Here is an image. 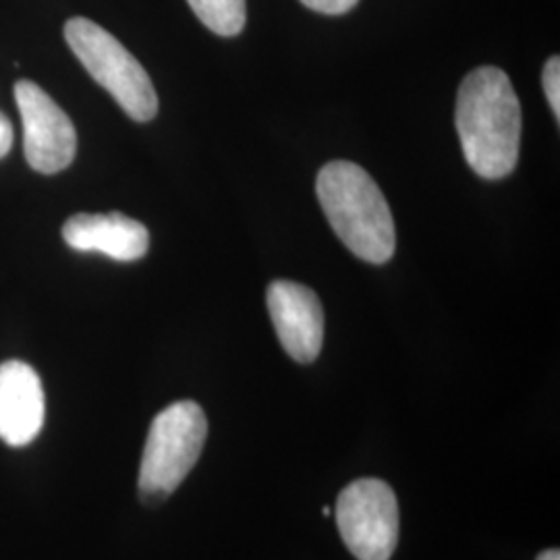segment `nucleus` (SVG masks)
Listing matches in <instances>:
<instances>
[{
    "label": "nucleus",
    "mask_w": 560,
    "mask_h": 560,
    "mask_svg": "<svg viewBox=\"0 0 560 560\" xmlns=\"http://www.w3.org/2000/svg\"><path fill=\"white\" fill-rule=\"evenodd\" d=\"M322 210L361 260L386 264L397 249L395 221L376 180L355 162H328L316 180Z\"/></svg>",
    "instance_id": "obj_2"
},
{
    "label": "nucleus",
    "mask_w": 560,
    "mask_h": 560,
    "mask_svg": "<svg viewBox=\"0 0 560 560\" xmlns=\"http://www.w3.org/2000/svg\"><path fill=\"white\" fill-rule=\"evenodd\" d=\"M46 397L38 372L25 361L0 363V441L25 446L38 439Z\"/></svg>",
    "instance_id": "obj_8"
},
{
    "label": "nucleus",
    "mask_w": 560,
    "mask_h": 560,
    "mask_svg": "<svg viewBox=\"0 0 560 560\" xmlns=\"http://www.w3.org/2000/svg\"><path fill=\"white\" fill-rule=\"evenodd\" d=\"M307 9L324 15H342L349 13L360 0H301Z\"/></svg>",
    "instance_id": "obj_12"
},
{
    "label": "nucleus",
    "mask_w": 560,
    "mask_h": 560,
    "mask_svg": "<svg viewBox=\"0 0 560 560\" xmlns=\"http://www.w3.org/2000/svg\"><path fill=\"white\" fill-rule=\"evenodd\" d=\"M541 83H544V92L548 104L555 113L557 120L560 119V60L559 57H552L546 62L544 73H541Z\"/></svg>",
    "instance_id": "obj_11"
},
{
    "label": "nucleus",
    "mask_w": 560,
    "mask_h": 560,
    "mask_svg": "<svg viewBox=\"0 0 560 560\" xmlns=\"http://www.w3.org/2000/svg\"><path fill=\"white\" fill-rule=\"evenodd\" d=\"M536 560H560V552L557 548H550V550H544Z\"/></svg>",
    "instance_id": "obj_14"
},
{
    "label": "nucleus",
    "mask_w": 560,
    "mask_h": 560,
    "mask_svg": "<svg viewBox=\"0 0 560 560\" xmlns=\"http://www.w3.org/2000/svg\"><path fill=\"white\" fill-rule=\"evenodd\" d=\"M208 420L198 402L179 400L154 418L140 467L141 499L156 504L168 499L200 459Z\"/></svg>",
    "instance_id": "obj_3"
},
{
    "label": "nucleus",
    "mask_w": 560,
    "mask_h": 560,
    "mask_svg": "<svg viewBox=\"0 0 560 560\" xmlns=\"http://www.w3.org/2000/svg\"><path fill=\"white\" fill-rule=\"evenodd\" d=\"M15 102L23 122L25 161L42 175L65 171L78 152V133L67 113L38 83H15Z\"/></svg>",
    "instance_id": "obj_6"
},
{
    "label": "nucleus",
    "mask_w": 560,
    "mask_h": 560,
    "mask_svg": "<svg viewBox=\"0 0 560 560\" xmlns=\"http://www.w3.org/2000/svg\"><path fill=\"white\" fill-rule=\"evenodd\" d=\"M455 122L465 161L476 175L497 180L515 171L521 150V104L504 71L480 67L463 80Z\"/></svg>",
    "instance_id": "obj_1"
},
{
    "label": "nucleus",
    "mask_w": 560,
    "mask_h": 560,
    "mask_svg": "<svg viewBox=\"0 0 560 560\" xmlns=\"http://www.w3.org/2000/svg\"><path fill=\"white\" fill-rule=\"evenodd\" d=\"M266 303L282 349L298 363L316 360L324 342V310L318 295L300 282L275 280L268 287Z\"/></svg>",
    "instance_id": "obj_7"
},
{
    "label": "nucleus",
    "mask_w": 560,
    "mask_h": 560,
    "mask_svg": "<svg viewBox=\"0 0 560 560\" xmlns=\"http://www.w3.org/2000/svg\"><path fill=\"white\" fill-rule=\"evenodd\" d=\"M62 240L75 252H98L110 260H141L150 249V233L120 212L75 214L62 224Z\"/></svg>",
    "instance_id": "obj_9"
},
{
    "label": "nucleus",
    "mask_w": 560,
    "mask_h": 560,
    "mask_svg": "<svg viewBox=\"0 0 560 560\" xmlns=\"http://www.w3.org/2000/svg\"><path fill=\"white\" fill-rule=\"evenodd\" d=\"M337 527L358 560H390L399 544V502L376 478L349 483L337 501Z\"/></svg>",
    "instance_id": "obj_5"
},
{
    "label": "nucleus",
    "mask_w": 560,
    "mask_h": 560,
    "mask_svg": "<svg viewBox=\"0 0 560 560\" xmlns=\"http://www.w3.org/2000/svg\"><path fill=\"white\" fill-rule=\"evenodd\" d=\"M198 20L222 38H233L243 32L247 21L245 0H187Z\"/></svg>",
    "instance_id": "obj_10"
},
{
    "label": "nucleus",
    "mask_w": 560,
    "mask_h": 560,
    "mask_svg": "<svg viewBox=\"0 0 560 560\" xmlns=\"http://www.w3.org/2000/svg\"><path fill=\"white\" fill-rule=\"evenodd\" d=\"M65 40L88 73L138 122H148L159 113L154 83L113 34L94 21L73 18L65 23Z\"/></svg>",
    "instance_id": "obj_4"
},
{
    "label": "nucleus",
    "mask_w": 560,
    "mask_h": 560,
    "mask_svg": "<svg viewBox=\"0 0 560 560\" xmlns=\"http://www.w3.org/2000/svg\"><path fill=\"white\" fill-rule=\"evenodd\" d=\"M13 148V125L0 113V159H4Z\"/></svg>",
    "instance_id": "obj_13"
}]
</instances>
